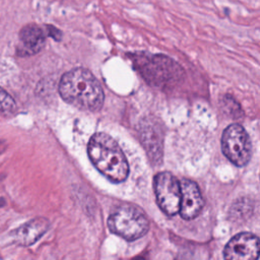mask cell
<instances>
[{
	"instance_id": "cell-9",
	"label": "cell",
	"mask_w": 260,
	"mask_h": 260,
	"mask_svg": "<svg viewBox=\"0 0 260 260\" xmlns=\"http://www.w3.org/2000/svg\"><path fill=\"white\" fill-rule=\"evenodd\" d=\"M46 30L35 23H28L19 30V56H30L40 52L46 43Z\"/></svg>"
},
{
	"instance_id": "cell-10",
	"label": "cell",
	"mask_w": 260,
	"mask_h": 260,
	"mask_svg": "<svg viewBox=\"0 0 260 260\" xmlns=\"http://www.w3.org/2000/svg\"><path fill=\"white\" fill-rule=\"evenodd\" d=\"M48 229L49 221L47 218H35L19 226L14 233V238L19 245H31L44 235Z\"/></svg>"
},
{
	"instance_id": "cell-8",
	"label": "cell",
	"mask_w": 260,
	"mask_h": 260,
	"mask_svg": "<svg viewBox=\"0 0 260 260\" xmlns=\"http://www.w3.org/2000/svg\"><path fill=\"white\" fill-rule=\"evenodd\" d=\"M181 183V206H180V215L182 218L191 220L197 217L204 206V200L202 198L199 186L196 182L183 179Z\"/></svg>"
},
{
	"instance_id": "cell-11",
	"label": "cell",
	"mask_w": 260,
	"mask_h": 260,
	"mask_svg": "<svg viewBox=\"0 0 260 260\" xmlns=\"http://www.w3.org/2000/svg\"><path fill=\"white\" fill-rule=\"evenodd\" d=\"M16 111V104L13 98L0 87V115L11 116Z\"/></svg>"
},
{
	"instance_id": "cell-3",
	"label": "cell",
	"mask_w": 260,
	"mask_h": 260,
	"mask_svg": "<svg viewBox=\"0 0 260 260\" xmlns=\"http://www.w3.org/2000/svg\"><path fill=\"white\" fill-rule=\"evenodd\" d=\"M143 77L156 86L173 85L184 76L182 67L172 58L165 55H144L136 58Z\"/></svg>"
},
{
	"instance_id": "cell-7",
	"label": "cell",
	"mask_w": 260,
	"mask_h": 260,
	"mask_svg": "<svg viewBox=\"0 0 260 260\" xmlns=\"http://www.w3.org/2000/svg\"><path fill=\"white\" fill-rule=\"evenodd\" d=\"M226 260H256L260 257V238L249 232L235 235L224 246Z\"/></svg>"
},
{
	"instance_id": "cell-2",
	"label": "cell",
	"mask_w": 260,
	"mask_h": 260,
	"mask_svg": "<svg viewBox=\"0 0 260 260\" xmlns=\"http://www.w3.org/2000/svg\"><path fill=\"white\" fill-rule=\"evenodd\" d=\"M89 159L106 178L114 183L124 182L129 175L127 158L118 142L110 135L98 132L87 145Z\"/></svg>"
},
{
	"instance_id": "cell-1",
	"label": "cell",
	"mask_w": 260,
	"mask_h": 260,
	"mask_svg": "<svg viewBox=\"0 0 260 260\" xmlns=\"http://www.w3.org/2000/svg\"><path fill=\"white\" fill-rule=\"evenodd\" d=\"M61 98L83 111L96 112L104 104V90L99 80L85 68H74L66 72L59 84Z\"/></svg>"
},
{
	"instance_id": "cell-5",
	"label": "cell",
	"mask_w": 260,
	"mask_h": 260,
	"mask_svg": "<svg viewBox=\"0 0 260 260\" xmlns=\"http://www.w3.org/2000/svg\"><path fill=\"white\" fill-rule=\"evenodd\" d=\"M221 150L224 156L237 167H245L252 156L251 139L245 128L238 123L229 125L221 136Z\"/></svg>"
},
{
	"instance_id": "cell-13",
	"label": "cell",
	"mask_w": 260,
	"mask_h": 260,
	"mask_svg": "<svg viewBox=\"0 0 260 260\" xmlns=\"http://www.w3.org/2000/svg\"><path fill=\"white\" fill-rule=\"evenodd\" d=\"M45 30L47 36L53 38L55 41H60L62 39V32L59 30L56 26L51 25V24H46L45 25Z\"/></svg>"
},
{
	"instance_id": "cell-4",
	"label": "cell",
	"mask_w": 260,
	"mask_h": 260,
	"mask_svg": "<svg viewBox=\"0 0 260 260\" xmlns=\"http://www.w3.org/2000/svg\"><path fill=\"white\" fill-rule=\"evenodd\" d=\"M112 233L127 241H134L143 237L149 230V221L145 213L132 204L118 206L108 220Z\"/></svg>"
},
{
	"instance_id": "cell-6",
	"label": "cell",
	"mask_w": 260,
	"mask_h": 260,
	"mask_svg": "<svg viewBox=\"0 0 260 260\" xmlns=\"http://www.w3.org/2000/svg\"><path fill=\"white\" fill-rule=\"evenodd\" d=\"M153 189L157 205L167 215L173 216L180 211L181 183L170 172H161L153 179Z\"/></svg>"
},
{
	"instance_id": "cell-12",
	"label": "cell",
	"mask_w": 260,
	"mask_h": 260,
	"mask_svg": "<svg viewBox=\"0 0 260 260\" xmlns=\"http://www.w3.org/2000/svg\"><path fill=\"white\" fill-rule=\"evenodd\" d=\"M223 102H224V107L228 109V112L232 114L234 118H238L239 116L242 115V110L240 105L231 95H225L223 99Z\"/></svg>"
}]
</instances>
